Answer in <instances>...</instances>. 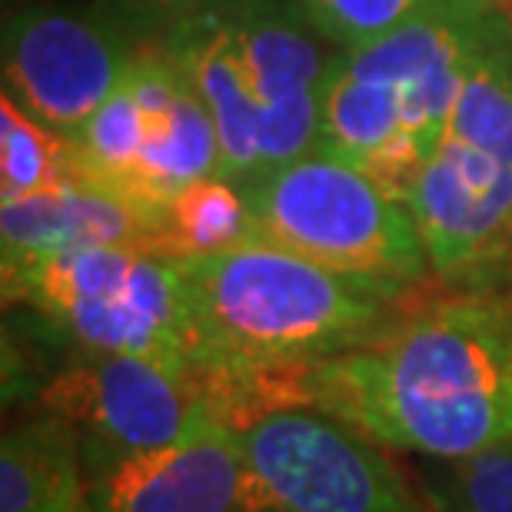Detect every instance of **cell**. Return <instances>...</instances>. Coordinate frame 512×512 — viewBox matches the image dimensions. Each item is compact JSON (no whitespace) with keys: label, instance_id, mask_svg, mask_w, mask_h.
<instances>
[{"label":"cell","instance_id":"6da1fadb","mask_svg":"<svg viewBox=\"0 0 512 512\" xmlns=\"http://www.w3.org/2000/svg\"><path fill=\"white\" fill-rule=\"evenodd\" d=\"M263 403L323 409L419 459L512 443V293L456 290L413 303L373 343L263 383Z\"/></svg>","mask_w":512,"mask_h":512},{"label":"cell","instance_id":"ba28073f","mask_svg":"<svg viewBox=\"0 0 512 512\" xmlns=\"http://www.w3.org/2000/svg\"><path fill=\"white\" fill-rule=\"evenodd\" d=\"M237 426L270 512H436L386 446L323 409L276 403Z\"/></svg>","mask_w":512,"mask_h":512},{"label":"cell","instance_id":"5bb4252c","mask_svg":"<svg viewBox=\"0 0 512 512\" xmlns=\"http://www.w3.org/2000/svg\"><path fill=\"white\" fill-rule=\"evenodd\" d=\"M0 512H90V479L74 433L24 413L0 439Z\"/></svg>","mask_w":512,"mask_h":512},{"label":"cell","instance_id":"30bf717a","mask_svg":"<svg viewBox=\"0 0 512 512\" xmlns=\"http://www.w3.org/2000/svg\"><path fill=\"white\" fill-rule=\"evenodd\" d=\"M406 207L429 273L456 290H506L512 260V167L453 137L416 173Z\"/></svg>","mask_w":512,"mask_h":512},{"label":"cell","instance_id":"44dd1931","mask_svg":"<svg viewBox=\"0 0 512 512\" xmlns=\"http://www.w3.org/2000/svg\"><path fill=\"white\" fill-rule=\"evenodd\" d=\"M506 290L512 293V260H509V273H506Z\"/></svg>","mask_w":512,"mask_h":512},{"label":"cell","instance_id":"7c38bea8","mask_svg":"<svg viewBox=\"0 0 512 512\" xmlns=\"http://www.w3.org/2000/svg\"><path fill=\"white\" fill-rule=\"evenodd\" d=\"M90 512H270L243 453L240 426L220 416L187 439L133 456L90 479Z\"/></svg>","mask_w":512,"mask_h":512},{"label":"cell","instance_id":"3957f363","mask_svg":"<svg viewBox=\"0 0 512 512\" xmlns=\"http://www.w3.org/2000/svg\"><path fill=\"white\" fill-rule=\"evenodd\" d=\"M323 34L296 0H203L173 17L163 54L177 64L220 137V173L247 183L316 143Z\"/></svg>","mask_w":512,"mask_h":512},{"label":"cell","instance_id":"ac0fdd59","mask_svg":"<svg viewBox=\"0 0 512 512\" xmlns=\"http://www.w3.org/2000/svg\"><path fill=\"white\" fill-rule=\"evenodd\" d=\"M436 512H512V443L469 459H423V486Z\"/></svg>","mask_w":512,"mask_h":512},{"label":"cell","instance_id":"e0dca14e","mask_svg":"<svg viewBox=\"0 0 512 512\" xmlns=\"http://www.w3.org/2000/svg\"><path fill=\"white\" fill-rule=\"evenodd\" d=\"M84 177L74 137L27 114L14 97H0V200Z\"/></svg>","mask_w":512,"mask_h":512},{"label":"cell","instance_id":"7a4b0ae2","mask_svg":"<svg viewBox=\"0 0 512 512\" xmlns=\"http://www.w3.org/2000/svg\"><path fill=\"white\" fill-rule=\"evenodd\" d=\"M190 363L233 419L263 380L373 343L409 306V290L306 260L266 240L177 256Z\"/></svg>","mask_w":512,"mask_h":512},{"label":"cell","instance_id":"9a60e30c","mask_svg":"<svg viewBox=\"0 0 512 512\" xmlns=\"http://www.w3.org/2000/svg\"><path fill=\"white\" fill-rule=\"evenodd\" d=\"M446 137L512 167V24L503 17L473 60Z\"/></svg>","mask_w":512,"mask_h":512},{"label":"cell","instance_id":"603a6c76","mask_svg":"<svg viewBox=\"0 0 512 512\" xmlns=\"http://www.w3.org/2000/svg\"><path fill=\"white\" fill-rule=\"evenodd\" d=\"M506 17H509V24H512V0H509V7H506Z\"/></svg>","mask_w":512,"mask_h":512},{"label":"cell","instance_id":"d6986e66","mask_svg":"<svg viewBox=\"0 0 512 512\" xmlns=\"http://www.w3.org/2000/svg\"><path fill=\"white\" fill-rule=\"evenodd\" d=\"M336 50H356L406 24L433 0H296Z\"/></svg>","mask_w":512,"mask_h":512},{"label":"cell","instance_id":"52a82bcc","mask_svg":"<svg viewBox=\"0 0 512 512\" xmlns=\"http://www.w3.org/2000/svg\"><path fill=\"white\" fill-rule=\"evenodd\" d=\"M84 177L157 213L220 173V137L187 74L163 47L133 54L124 84L77 133Z\"/></svg>","mask_w":512,"mask_h":512},{"label":"cell","instance_id":"277c9868","mask_svg":"<svg viewBox=\"0 0 512 512\" xmlns=\"http://www.w3.org/2000/svg\"><path fill=\"white\" fill-rule=\"evenodd\" d=\"M4 300L27 306L74 350L127 353L197 373L173 256L107 243L17 256L4 260Z\"/></svg>","mask_w":512,"mask_h":512},{"label":"cell","instance_id":"8fae6325","mask_svg":"<svg viewBox=\"0 0 512 512\" xmlns=\"http://www.w3.org/2000/svg\"><path fill=\"white\" fill-rule=\"evenodd\" d=\"M130 60L114 30L70 10L27 7L4 24V94L67 137L114 97Z\"/></svg>","mask_w":512,"mask_h":512},{"label":"cell","instance_id":"7402d4cb","mask_svg":"<svg viewBox=\"0 0 512 512\" xmlns=\"http://www.w3.org/2000/svg\"><path fill=\"white\" fill-rule=\"evenodd\" d=\"M493 4H499V7H503V10H506V7H509V0H493Z\"/></svg>","mask_w":512,"mask_h":512},{"label":"cell","instance_id":"5b68a950","mask_svg":"<svg viewBox=\"0 0 512 512\" xmlns=\"http://www.w3.org/2000/svg\"><path fill=\"white\" fill-rule=\"evenodd\" d=\"M250 240H266L330 270L416 286L429 273L413 213L346 157L310 147L240 183Z\"/></svg>","mask_w":512,"mask_h":512},{"label":"cell","instance_id":"2e32d148","mask_svg":"<svg viewBox=\"0 0 512 512\" xmlns=\"http://www.w3.org/2000/svg\"><path fill=\"white\" fill-rule=\"evenodd\" d=\"M250 210L240 183L223 173L203 177L163 203L160 256H197L250 240Z\"/></svg>","mask_w":512,"mask_h":512},{"label":"cell","instance_id":"4fadbf2b","mask_svg":"<svg viewBox=\"0 0 512 512\" xmlns=\"http://www.w3.org/2000/svg\"><path fill=\"white\" fill-rule=\"evenodd\" d=\"M4 260L70 247H137L160 253V217L80 177L0 200Z\"/></svg>","mask_w":512,"mask_h":512},{"label":"cell","instance_id":"ffe728a7","mask_svg":"<svg viewBox=\"0 0 512 512\" xmlns=\"http://www.w3.org/2000/svg\"><path fill=\"white\" fill-rule=\"evenodd\" d=\"M150 4L153 7H163L173 17H180V14H187V10H193L197 4H203V0H150Z\"/></svg>","mask_w":512,"mask_h":512},{"label":"cell","instance_id":"8992f818","mask_svg":"<svg viewBox=\"0 0 512 512\" xmlns=\"http://www.w3.org/2000/svg\"><path fill=\"white\" fill-rule=\"evenodd\" d=\"M4 386L7 399L17 396L24 413L57 416L74 433L87 479L180 443L210 419H233L210 380L127 353L70 346L64 363Z\"/></svg>","mask_w":512,"mask_h":512},{"label":"cell","instance_id":"9c48e42d","mask_svg":"<svg viewBox=\"0 0 512 512\" xmlns=\"http://www.w3.org/2000/svg\"><path fill=\"white\" fill-rule=\"evenodd\" d=\"M503 17L493 0H433L380 40L336 50V57L346 74L380 90L403 117L409 140L433 157L469 67Z\"/></svg>","mask_w":512,"mask_h":512}]
</instances>
